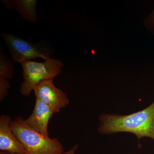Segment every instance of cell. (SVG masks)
Segmentation results:
<instances>
[{
    "mask_svg": "<svg viewBox=\"0 0 154 154\" xmlns=\"http://www.w3.org/2000/svg\"><path fill=\"white\" fill-rule=\"evenodd\" d=\"M97 130L102 135L129 133L135 135L139 143L144 137L154 141V101L143 110L127 115L102 114Z\"/></svg>",
    "mask_w": 154,
    "mask_h": 154,
    "instance_id": "6da1fadb",
    "label": "cell"
},
{
    "mask_svg": "<svg viewBox=\"0 0 154 154\" xmlns=\"http://www.w3.org/2000/svg\"><path fill=\"white\" fill-rule=\"evenodd\" d=\"M12 131L25 148V154H64L57 138H51L31 129L21 116L11 120Z\"/></svg>",
    "mask_w": 154,
    "mask_h": 154,
    "instance_id": "7a4b0ae2",
    "label": "cell"
},
{
    "mask_svg": "<svg viewBox=\"0 0 154 154\" xmlns=\"http://www.w3.org/2000/svg\"><path fill=\"white\" fill-rule=\"evenodd\" d=\"M24 81L20 88L23 96H30L34 88L44 80L54 79L61 72L64 67L60 60L51 58L43 62L28 60L21 63Z\"/></svg>",
    "mask_w": 154,
    "mask_h": 154,
    "instance_id": "3957f363",
    "label": "cell"
},
{
    "mask_svg": "<svg viewBox=\"0 0 154 154\" xmlns=\"http://www.w3.org/2000/svg\"><path fill=\"white\" fill-rule=\"evenodd\" d=\"M1 36L7 45L11 58L19 63L37 58L44 60L51 58L52 53L43 45L31 43L10 33H2Z\"/></svg>",
    "mask_w": 154,
    "mask_h": 154,
    "instance_id": "277c9868",
    "label": "cell"
},
{
    "mask_svg": "<svg viewBox=\"0 0 154 154\" xmlns=\"http://www.w3.org/2000/svg\"><path fill=\"white\" fill-rule=\"evenodd\" d=\"M33 91L36 99L48 106L54 113L59 112L69 102L66 94L54 85V79L42 81Z\"/></svg>",
    "mask_w": 154,
    "mask_h": 154,
    "instance_id": "5b68a950",
    "label": "cell"
},
{
    "mask_svg": "<svg viewBox=\"0 0 154 154\" xmlns=\"http://www.w3.org/2000/svg\"><path fill=\"white\" fill-rule=\"evenodd\" d=\"M8 115L0 116V150L12 154H25V148L14 134Z\"/></svg>",
    "mask_w": 154,
    "mask_h": 154,
    "instance_id": "8992f818",
    "label": "cell"
},
{
    "mask_svg": "<svg viewBox=\"0 0 154 154\" xmlns=\"http://www.w3.org/2000/svg\"><path fill=\"white\" fill-rule=\"evenodd\" d=\"M54 114L48 106L36 99L33 112L28 118L25 119V122L31 129L49 137L48 123Z\"/></svg>",
    "mask_w": 154,
    "mask_h": 154,
    "instance_id": "52a82bcc",
    "label": "cell"
},
{
    "mask_svg": "<svg viewBox=\"0 0 154 154\" xmlns=\"http://www.w3.org/2000/svg\"><path fill=\"white\" fill-rule=\"evenodd\" d=\"M14 65L11 59L1 50L0 54V102L8 95L9 80L13 78Z\"/></svg>",
    "mask_w": 154,
    "mask_h": 154,
    "instance_id": "ba28073f",
    "label": "cell"
},
{
    "mask_svg": "<svg viewBox=\"0 0 154 154\" xmlns=\"http://www.w3.org/2000/svg\"><path fill=\"white\" fill-rule=\"evenodd\" d=\"M8 9L15 8L25 20L31 22L37 21L36 7L37 1L35 0L2 1Z\"/></svg>",
    "mask_w": 154,
    "mask_h": 154,
    "instance_id": "9c48e42d",
    "label": "cell"
},
{
    "mask_svg": "<svg viewBox=\"0 0 154 154\" xmlns=\"http://www.w3.org/2000/svg\"><path fill=\"white\" fill-rule=\"evenodd\" d=\"M79 146L78 144H76L73 146L71 149H70L67 152H65L64 154H75V152L79 148Z\"/></svg>",
    "mask_w": 154,
    "mask_h": 154,
    "instance_id": "30bf717a",
    "label": "cell"
},
{
    "mask_svg": "<svg viewBox=\"0 0 154 154\" xmlns=\"http://www.w3.org/2000/svg\"><path fill=\"white\" fill-rule=\"evenodd\" d=\"M151 22L152 24L154 26V12L153 14H152V16L151 18Z\"/></svg>",
    "mask_w": 154,
    "mask_h": 154,
    "instance_id": "8fae6325",
    "label": "cell"
},
{
    "mask_svg": "<svg viewBox=\"0 0 154 154\" xmlns=\"http://www.w3.org/2000/svg\"><path fill=\"white\" fill-rule=\"evenodd\" d=\"M0 154H15L11 153L8 152H5L1 151Z\"/></svg>",
    "mask_w": 154,
    "mask_h": 154,
    "instance_id": "7c38bea8",
    "label": "cell"
}]
</instances>
